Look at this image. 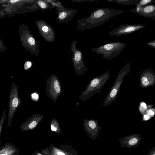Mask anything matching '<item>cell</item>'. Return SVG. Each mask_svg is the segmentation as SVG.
Here are the masks:
<instances>
[{"label":"cell","mask_w":155,"mask_h":155,"mask_svg":"<svg viewBox=\"0 0 155 155\" xmlns=\"http://www.w3.org/2000/svg\"><path fill=\"white\" fill-rule=\"evenodd\" d=\"M124 12L122 10L105 7L98 8L92 11L89 16L78 20V28L82 31L98 27Z\"/></svg>","instance_id":"cell-1"},{"label":"cell","mask_w":155,"mask_h":155,"mask_svg":"<svg viewBox=\"0 0 155 155\" xmlns=\"http://www.w3.org/2000/svg\"><path fill=\"white\" fill-rule=\"evenodd\" d=\"M110 76L109 71H107L100 76L93 78L87 85L85 90L81 92L79 98L82 101H85L100 93L101 89L107 82Z\"/></svg>","instance_id":"cell-2"},{"label":"cell","mask_w":155,"mask_h":155,"mask_svg":"<svg viewBox=\"0 0 155 155\" xmlns=\"http://www.w3.org/2000/svg\"><path fill=\"white\" fill-rule=\"evenodd\" d=\"M131 68L130 62H128L119 71L116 79L110 90L102 105L107 106L114 102L116 99L121 85L124 81V78L129 72Z\"/></svg>","instance_id":"cell-3"},{"label":"cell","mask_w":155,"mask_h":155,"mask_svg":"<svg viewBox=\"0 0 155 155\" xmlns=\"http://www.w3.org/2000/svg\"><path fill=\"white\" fill-rule=\"evenodd\" d=\"M127 44L120 42L108 43L97 48H92L91 50L104 59L109 60L118 56L126 47Z\"/></svg>","instance_id":"cell-4"},{"label":"cell","mask_w":155,"mask_h":155,"mask_svg":"<svg viewBox=\"0 0 155 155\" xmlns=\"http://www.w3.org/2000/svg\"><path fill=\"white\" fill-rule=\"evenodd\" d=\"M78 43L77 40H74L70 45V50L73 53L71 57L73 65L77 76H81L88 70L87 66L85 65L83 59V55L82 51L76 48Z\"/></svg>","instance_id":"cell-5"},{"label":"cell","mask_w":155,"mask_h":155,"mask_svg":"<svg viewBox=\"0 0 155 155\" xmlns=\"http://www.w3.org/2000/svg\"><path fill=\"white\" fill-rule=\"evenodd\" d=\"M22 102L19 97L18 86L13 82L11 86L8 102V112L7 124L11 127L13 116L16 110L20 106Z\"/></svg>","instance_id":"cell-6"},{"label":"cell","mask_w":155,"mask_h":155,"mask_svg":"<svg viewBox=\"0 0 155 155\" xmlns=\"http://www.w3.org/2000/svg\"><path fill=\"white\" fill-rule=\"evenodd\" d=\"M45 91L48 97L56 103L58 97L61 94L62 91L60 82L54 74H51L47 79Z\"/></svg>","instance_id":"cell-7"},{"label":"cell","mask_w":155,"mask_h":155,"mask_svg":"<svg viewBox=\"0 0 155 155\" xmlns=\"http://www.w3.org/2000/svg\"><path fill=\"white\" fill-rule=\"evenodd\" d=\"M145 27L141 24H123L116 27L108 33L111 36H121L131 34Z\"/></svg>","instance_id":"cell-8"},{"label":"cell","mask_w":155,"mask_h":155,"mask_svg":"<svg viewBox=\"0 0 155 155\" xmlns=\"http://www.w3.org/2000/svg\"><path fill=\"white\" fill-rule=\"evenodd\" d=\"M35 23L40 35L49 43L54 42L55 40V33L53 28L45 20H36Z\"/></svg>","instance_id":"cell-9"},{"label":"cell","mask_w":155,"mask_h":155,"mask_svg":"<svg viewBox=\"0 0 155 155\" xmlns=\"http://www.w3.org/2000/svg\"><path fill=\"white\" fill-rule=\"evenodd\" d=\"M76 9L66 8L63 5L56 8L54 12L58 15L56 18L60 24H67L71 21L77 13Z\"/></svg>","instance_id":"cell-10"},{"label":"cell","mask_w":155,"mask_h":155,"mask_svg":"<svg viewBox=\"0 0 155 155\" xmlns=\"http://www.w3.org/2000/svg\"><path fill=\"white\" fill-rule=\"evenodd\" d=\"M140 81L143 88L153 86L155 83V72L150 68L145 69L141 73Z\"/></svg>","instance_id":"cell-11"},{"label":"cell","mask_w":155,"mask_h":155,"mask_svg":"<svg viewBox=\"0 0 155 155\" xmlns=\"http://www.w3.org/2000/svg\"><path fill=\"white\" fill-rule=\"evenodd\" d=\"M44 115L39 114H33L29 117L20 126V129L22 131H27L35 128L39 122L41 121Z\"/></svg>","instance_id":"cell-12"},{"label":"cell","mask_w":155,"mask_h":155,"mask_svg":"<svg viewBox=\"0 0 155 155\" xmlns=\"http://www.w3.org/2000/svg\"><path fill=\"white\" fill-rule=\"evenodd\" d=\"M138 15L141 16L155 20V4H149L141 7Z\"/></svg>","instance_id":"cell-13"},{"label":"cell","mask_w":155,"mask_h":155,"mask_svg":"<svg viewBox=\"0 0 155 155\" xmlns=\"http://www.w3.org/2000/svg\"><path fill=\"white\" fill-rule=\"evenodd\" d=\"M20 150L11 143H7L0 150V155H18Z\"/></svg>","instance_id":"cell-14"},{"label":"cell","mask_w":155,"mask_h":155,"mask_svg":"<svg viewBox=\"0 0 155 155\" xmlns=\"http://www.w3.org/2000/svg\"><path fill=\"white\" fill-rule=\"evenodd\" d=\"M36 5L38 9L42 11L54 8L51 4L48 2L46 0H37Z\"/></svg>","instance_id":"cell-15"},{"label":"cell","mask_w":155,"mask_h":155,"mask_svg":"<svg viewBox=\"0 0 155 155\" xmlns=\"http://www.w3.org/2000/svg\"><path fill=\"white\" fill-rule=\"evenodd\" d=\"M140 0H109L107 1L110 2H115L117 4L122 5H133L135 6L138 3Z\"/></svg>","instance_id":"cell-16"},{"label":"cell","mask_w":155,"mask_h":155,"mask_svg":"<svg viewBox=\"0 0 155 155\" xmlns=\"http://www.w3.org/2000/svg\"><path fill=\"white\" fill-rule=\"evenodd\" d=\"M155 3V0H140L135 8L140 10L141 7L145 5Z\"/></svg>","instance_id":"cell-17"},{"label":"cell","mask_w":155,"mask_h":155,"mask_svg":"<svg viewBox=\"0 0 155 155\" xmlns=\"http://www.w3.org/2000/svg\"><path fill=\"white\" fill-rule=\"evenodd\" d=\"M143 120H146L153 117L155 115L154 108H148L143 114Z\"/></svg>","instance_id":"cell-18"},{"label":"cell","mask_w":155,"mask_h":155,"mask_svg":"<svg viewBox=\"0 0 155 155\" xmlns=\"http://www.w3.org/2000/svg\"><path fill=\"white\" fill-rule=\"evenodd\" d=\"M152 106H149L147 107L146 104L144 102L140 103L139 107V110L142 114H143L148 109V108H150Z\"/></svg>","instance_id":"cell-19"},{"label":"cell","mask_w":155,"mask_h":155,"mask_svg":"<svg viewBox=\"0 0 155 155\" xmlns=\"http://www.w3.org/2000/svg\"><path fill=\"white\" fill-rule=\"evenodd\" d=\"M6 113L7 111L6 110H5L1 117L0 120V137L2 130L3 126L6 118Z\"/></svg>","instance_id":"cell-20"},{"label":"cell","mask_w":155,"mask_h":155,"mask_svg":"<svg viewBox=\"0 0 155 155\" xmlns=\"http://www.w3.org/2000/svg\"><path fill=\"white\" fill-rule=\"evenodd\" d=\"M31 99L34 101H37L39 99V96L38 94L36 93H33L31 95Z\"/></svg>","instance_id":"cell-21"},{"label":"cell","mask_w":155,"mask_h":155,"mask_svg":"<svg viewBox=\"0 0 155 155\" xmlns=\"http://www.w3.org/2000/svg\"><path fill=\"white\" fill-rule=\"evenodd\" d=\"M138 142V140L136 138H133L129 140L128 143L130 145H133L135 144Z\"/></svg>","instance_id":"cell-22"},{"label":"cell","mask_w":155,"mask_h":155,"mask_svg":"<svg viewBox=\"0 0 155 155\" xmlns=\"http://www.w3.org/2000/svg\"><path fill=\"white\" fill-rule=\"evenodd\" d=\"M32 64L30 61H27L25 64L24 68L25 70L28 69L32 66Z\"/></svg>","instance_id":"cell-23"},{"label":"cell","mask_w":155,"mask_h":155,"mask_svg":"<svg viewBox=\"0 0 155 155\" xmlns=\"http://www.w3.org/2000/svg\"><path fill=\"white\" fill-rule=\"evenodd\" d=\"M147 45L151 48H155V40L151 41L147 43Z\"/></svg>","instance_id":"cell-24"},{"label":"cell","mask_w":155,"mask_h":155,"mask_svg":"<svg viewBox=\"0 0 155 155\" xmlns=\"http://www.w3.org/2000/svg\"><path fill=\"white\" fill-rule=\"evenodd\" d=\"M51 130L54 131H56L57 130V129L54 127L53 125L51 124Z\"/></svg>","instance_id":"cell-25"},{"label":"cell","mask_w":155,"mask_h":155,"mask_svg":"<svg viewBox=\"0 0 155 155\" xmlns=\"http://www.w3.org/2000/svg\"><path fill=\"white\" fill-rule=\"evenodd\" d=\"M57 155H65V154L63 152H59L57 153Z\"/></svg>","instance_id":"cell-26"},{"label":"cell","mask_w":155,"mask_h":155,"mask_svg":"<svg viewBox=\"0 0 155 155\" xmlns=\"http://www.w3.org/2000/svg\"><path fill=\"white\" fill-rule=\"evenodd\" d=\"M18 0H11L10 1V2L12 3H15V2H18Z\"/></svg>","instance_id":"cell-27"},{"label":"cell","mask_w":155,"mask_h":155,"mask_svg":"<svg viewBox=\"0 0 155 155\" xmlns=\"http://www.w3.org/2000/svg\"><path fill=\"white\" fill-rule=\"evenodd\" d=\"M153 155H155L154 154Z\"/></svg>","instance_id":"cell-28"},{"label":"cell","mask_w":155,"mask_h":155,"mask_svg":"<svg viewBox=\"0 0 155 155\" xmlns=\"http://www.w3.org/2000/svg\"></svg>","instance_id":"cell-29"}]
</instances>
